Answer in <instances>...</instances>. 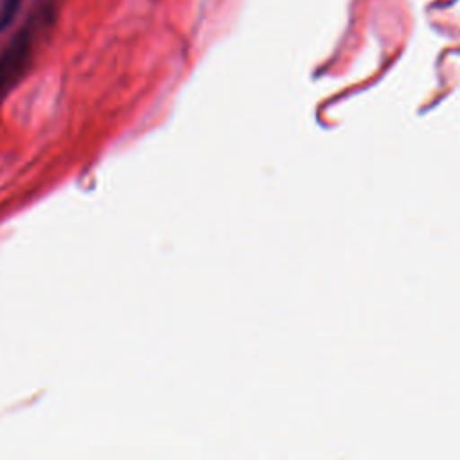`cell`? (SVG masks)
I'll list each match as a JSON object with an SVG mask.
<instances>
[{
    "instance_id": "cell-1",
    "label": "cell",
    "mask_w": 460,
    "mask_h": 460,
    "mask_svg": "<svg viewBox=\"0 0 460 460\" xmlns=\"http://www.w3.org/2000/svg\"><path fill=\"white\" fill-rule=\"evenodd\" d=\"M20 0H0V29H5L16 14Z\"/></svg>"
}]
</instances>
